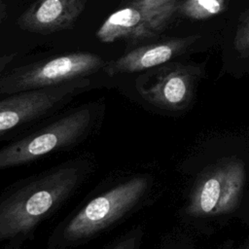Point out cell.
Returning <instances> with one entry per match:
<instances>
[{
  "mask_svg": "<svg viewBox=\"0 0 249 249\" xmlns=\"http://www.w3.org/2000/svg\"><path fill=\"white\" fill-rule=\"evenodd\" d=\"M185 180L180 222L210 235L233 219L249 221V141L242 135L204 139L180 164Z\"/></svg>",
  "mask_w": 249,
  "mask_h": 249,
  "instance_id": "cell-1",
  "label": "cell"
},
{
  "mask_svg": "<svg viewBox=\"0 0 249 249\" xmlns=\"http://www.w3.org/2000/svg\"><path fill=\"white\" fill-rule=\"evenodd\" d=\"M94 169L86 154L20 179L0 193V249H22Z\"/></svg>",
  "mask_w": 249,
  "mask_h": 249,
  "instance_id": "cell-2",
  "label": "cell"
},
{
  "mask_svg": "<svg viewBox=\"0 0 249 249\" xmlns=\"http://www.w3.org/2000/svg\"><path fill=\"white\" fill-rule=\"evenodd\" d=\"M155 185L148 173L121 175L95 190L49 236L48 249H69L101 235L144 205Z\"/></svg>",
  "mask_w": 249,
  "mask_h": 249,
  "instance_id": "cell-3",
  "label": "cell"
},
{
  "mask_svg": "<svg viewBox=\"0 0 249 249\" xmlns=\"http://www.w3.org/2000/svg\"><path fill=\"white\" fill-rule=\"evenodd\" d=\"M99 106L77 107L0 148V170L37 161L82 144L99 126Z\"/></svg>",
  "mask_w": 249,
  "mask_h": 249,
  "instance_id": "cell-4",
  "label": "cell"
},
{
  "mask_svg": "<svg viewBox=\"0 0 249 249\" xmlns=\"http://www.w3.org/2000/svg\"><path fill=\"white\" fill-rule=\"evenodd\" d=\"M105 64L99 55L92 53H64L24 66L1 78L0 93L13 94L85 79L104 68Z\"/></svg>",
  "mask_w": 249,
  "mask_h": 249,
  "instance_id": "cell-5",
  "label": "cell"
},
{
  "mask_svg": "<svg viewBox=\"0 0 249 249\" xmlns=\"http://www.w3.org/2000/svg\"><path fill=\"white\" fill-rule=\"evenodd\" d=\"M89 85V80L79 79L55 87L13 93L1 99L0 139L57 109Z\"/></svg>",
  "mask_w": 249,
  "mask_h": 249,
  "instance_id": "cell-6",
  "label": "cell"
},
{
  "mask_svg": "<svg viewBox=\"0 0 249 249\" xmlns=\"http://www.w3.org/2000/svg\"><path fill=\"white\" fill-rule=\"evenodd\" d=\"M89 0H36L18 18V25L34 33H53L71 27Z\"/></svg>",
  "mask_w": 249,
  "mask_h": 249,
  "instance_id": "cell-7",
  "label": "cell"
},
{
  "mask_svg": "<svg viewBox=\"0 0 249 249\" xmlns=\"http://www.w3.org/2000/svg\"><path fill=\"white\" fill-rule=\"evenodd\" d=\"M192 76L183 70L168 72L149 87L139 89L141 96L151 105L166 112L187 109L193 97Z\"/></svg>",
  "mask_w": 249,
  "mask_h": 249,
  "instance_id": "cell-8",
  "label": "cell"
},
{
  "mask_svg": "<svg viewBox=\"0 0 249 249\" xmlns=\"http://www.w3.org/2000/svg\"><path fill=\"white\" fill-rule=\"evenodd\" d=\"M185 45L182 40H171L134 49L119 58L105 64L108 76L146 70L162 64L172 58Z\"/></svg>",
  "mask_w": 249,
  "mask_h": 249,
  "instance_id": "cell-9",
  "label": "cell"
},
{
  "mask_svg": "<svg viewBox=\"0 0 249 249\" xmlns=\"http://www.w3.org/2000/svg\"><path fill=\"white\" fill-rule=\"evenodd\" d=\"M153 34L144 13L132 3L112 13L96 31L97 39L103 43L143 39Z\"/></svg>",
  "mask_w": 249,
  "mask_h": 249,
  "instance_id": "cell-10",
  "label": "cell"
},
{
  "mask_svg": "<svg viewBox=\"0 0 249 249\" xmlns=\"http://www.w3.org/2000/svg\"><path fill=\"white\" fill-rule=\"evenodd\" d=\"M176 0H132L144 13L146 19L155 32L160 30L172 14Z\"/></svg>",
  "mask_w": 249,
  "mask_h": 249,
  "instance_id": "cell-11",
  "label": "cell"
},
{
  "mask_svg": "<svg viewBox=\"0 0 249 249\" xmlns=\"http://www.w3.org/2000/svg\"><path fill=\"white\" fill-rule=\"evenodd\" d=\"M144 232L145 231L142 225L133 226L131 229L110 241L102 249H140Z\"/></svg>",
  "mask_w": 249,
  "mask_h": 249,
  "instance_id": "cell-12",
  "label": "cell"
},
{
  "mask_svg": "<svg viewBox=\"0 0 249 249\" xmlns=\"http://www.w3.org/2000/svg\"><path fill=\"white\" fill-rule=\"evenodd\" d=\"M183 10L186 15L192 18H208L223 10V0H188Z\"/></svg>",
  "mask_w": 249,
  "mask_h": 249,
  "instance_id": "cell-13",
  "label": "cell"
},
{
  "mask_svg": "<svg viewBox=\"0 0 249 249\" xmlns=\"http://www.w3.org/2000/svg\"><path fill=\"white\" fill-rule=\"evenodd\" d=\"M160 249H196V247L189 235L174 233L163 238Z\"/></svg>",
  "mask_w": 249,
  "mask_h": 249,
  "instance_id": "cell-14",
  "label": "cell"
},
{
  "mask_svg": "<svg viewBox=\"0 0 249 249\" xmlns=\"http://www.w3.org/2000/svg\"><path fill=\"white\" fill-rule=\"evenodd\" d=\"M236 48L239 51L249 50V18L236 38Z\"/></svg>",
  "mask_w": 249,
  "mask_h": 249,
  "instance_id": "cell-15",
  "label": "cell"
},
{
  "mask_svg": "<svg viewBox=\"0 0 249 249\" xmlns=\"http://www.w3.org/2000/svg\"><path fill=\"white\" fill-rule=\"evenodd\" d=\"M246 225L249 227V222L246 223ZM222 249H249V233L239 242L234 240H229L225 242Z\"/></svg>",
  "mask_w": 249,
  "mask_h": 249,
  "instance_id": "cell-16",
  "label": "cell"
},
{
  "mask_svg": "<svg viewBox=\"0 0 249 249\" xmlns=\"http://www.w3.org/2000/svg\"><path fill=\"white\" fill-rule=\"evenodd\" d=\"M16 54L11 53V54H4L0 55V73L4 70V68L15 58Z\"/></svg>",
  "mask_w": 249,
  "mask_h": 249,
  "instance_id": "cell-17",
  "label": "cell"
}]
</instances>
